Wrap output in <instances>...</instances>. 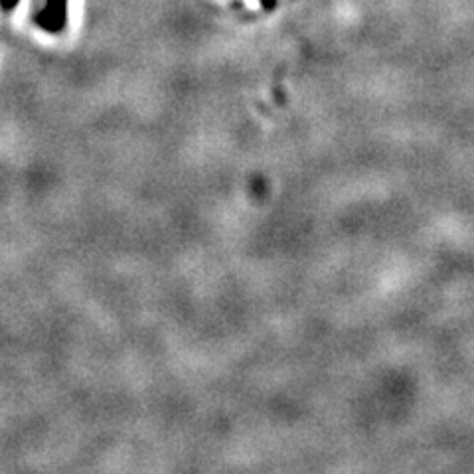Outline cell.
I'll return each instance as SVG.
<instances>
[{
    "mask_svg": "<svg viewBox=\"0 0 474 474\" xmlns=\"http://www.w3.org/2000/svg\"><path fill=\"white\" fill-rule=\"evenodd\" d=\"M65 6L67 0H47L46 10L42 12V22L49 30H60L65 24Z\"/></svg>",
    "mask_w": 474,
    "mask_h": 474,
    "instance_id": "6da1fadb",
    "label": "cell"
},
{
    "mask_svg": "<svg viewBox=\"0 0 474 474\" xmlns=\"http://www.w3.org/2000/svg\"><path fill=\"white\" fill-rule=\"evenodd\" d=\"M261 4H263V8H267V10H271V8H275V0H259Z\"/></svg>",
    "mask_w": 474,
    "mask_h": 474,
    "instance_id": "7a4b0ae2",
    "label": "cell"
}]
</instances>
